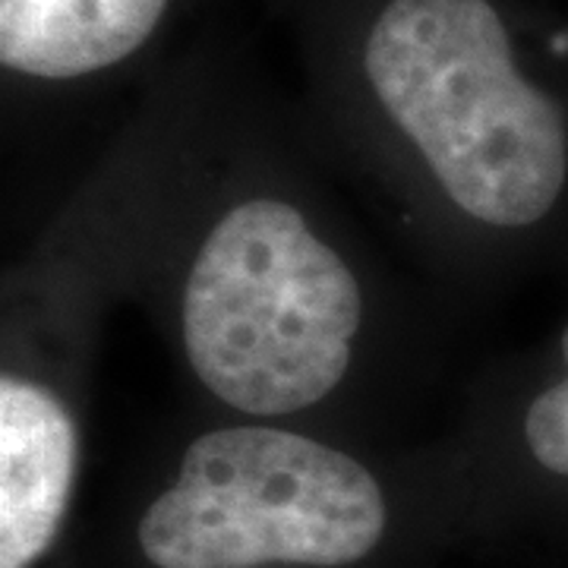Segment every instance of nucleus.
<instances>
[{
    "mask_svg": "<svg viewBox=\"0 0 568 568\" xmlns=\"http://www.w3.org/2000/svg\"><path fill=\"white\" fill-rule=\"evenodd\" d=\"M366 80L448 200L496 227L540 222L568 174L562 111L530 85L489 0H392Z\"/></svg>",
    "mask_w": 568,
    "mask_h": 568,
    "instance_id": "f257e3e1",
    "label": "nucleus"
},
{
    "mask_svg": "<svg viewBox=\"0 0 568 568\" xmlns=\"http://www.w3.org/2000/svg\"><path fill=\"white\" fill-rule=\"evenodd\" d=\"M364 297L347 263L294 205L224 212L183 287V345L203 386L253 417L323 402L351 364Z\"/></svg>",
    "mask_w": 568,
    "mask_h": 568,
    "instance_id": "f03ea898",
    "label": "nucleus"
},
{
    "mask_svg": "<svg viewBox=\"0 0 568 568\" xmlns=\"http://www.w3.org/2000/svg\"><path fill=\"white\" fill-rule=\"evenodd\" d=\"M386 530V499L351 455L272 426H227L186 448L149 506L140 547L159 568H338Z\"/></svg>",
    "mask_w": 568,
    "mask_h": 568,
    "instance_id": "7ed1b4c3",
    "label": "nucleus"
},
{
    "mask_svg": "<svg viewBox=\"0 0 568 568\" xmlns=\"http://www.w3.org/2000/svg\"><path fill=\"white\" fill-rule=\"evenodd\" d=\"M77 426L51 388L0 379V568H29L67 511Z\"/></svg>",
    "mask_w": 568,
    "mask_h": 568,
    "instance_id": "20e7f679",
    "label": "nucleus"
},
{
    "mask_svg": "<svg viewBox=\"0 0 568 568\" xmlns=\"http://www.w3.org/2000/svg\"><path fill=\"white\" fill-rule=\"evenodd\" d=\"M168 0H0V61L41 80H73L130 58Z\"/></svg>",
    "mask_w": 568,
    "mask_h": 568,
    "instance_id": "39448f33",
    "label": "nucleus"
},
{
    "mask_svg": "<svg viewBox=\"0 0 568 568\" xmlns=\"http://www.w3.org/2000/svg\"><path fill=\"white\" fill-rule=\"evenodd\" d=\"M562 357L568 366V328L562 332ZM525 439L540 465L568 477V376L530 405Z\"/></svg>",
    "mask_w": 568,
    "mask_h": 568,
    "instance_id": "423d86ee",
    "label": "nucleus"
}]
</instances>
